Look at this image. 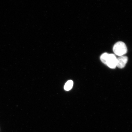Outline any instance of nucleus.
<instances>
[{
	"label": "nucleus",
	"instance_id": "7ed1b4c3",
	"mask_svg": "<svg viewBox=\"0 0 132 132\" xmlns=\"http://www.w3.org/2000/svg\"><path fill=\"white\" fill-rule=\"evenodd\" d=\"M117 59V67L120 69H122L125 67L128 60V57L123 55L120 56Z\"/></svg>",
	"mask_w": 132,
	"mask_h": 132
},
{
	"label": "nucleus",
	"instance_id": "39448f33",
	"mask_svg": "<svg viewBox=\"0 0 132 132\" xmlns=\"http://www.w3.org/2000/svg\"><path fill=\"white\" fill-rule=\"evenodd\" d=\"M109 54L107 53H105L102 54L100 56V60L104 64L106 65L107 59H108Z\"/></svg>",
	"mask_w": 132,
	"mask_h": 132
},
{
	"label": "nucleus",
	"instance_id": "f257e3e1",
	"mask_svg": "<svg viewBox=\"0 0 132 132\" xmlns=\"http://www.w3.org/2000/svg\"><path fill=\"white\" fill-rule=\"evenodd\" d=\"M113 50L114 54L119 56L126 54L128 51L126 44L121 41L117 42L114 44Z\"/></svg>",
	"mask_w": 132,
	"mask_h": 132
},
{
	"label": "nucleus",
	"instance_id": "f03ea898",
	"mask_svg": "<svg viewBox=\"0 0 132 132\" xmlns=\"http://www.w3.org/2000/svg\"><path fill=\"white\" fill-rule=\"evenodd\" d=\"M117 58L114 54H109L106 65L110 68L114 69L117 66Z\"/></svg>",
	"mask_w": 132,
	"mask_h": 132
},
{
	"label": "nucleus",
	"instance_id": "20e7f679",
	"mask_svg": "<svg viewBox=\"0 0 132 132\" xmlns=\"http://www.w3.org/2000/svg\"><path fill=\"white\" fill-rule=\"evenodd\" d=\"M73 85V82L72 80H69L66 82L64 86V88L66 90H70L72 88Z\"/></svg>",
	"mask_w": 132,
	"mask_h": 132
}]
</instances>
